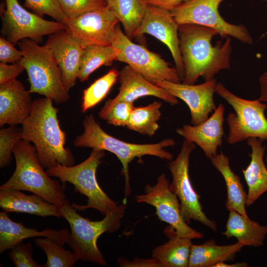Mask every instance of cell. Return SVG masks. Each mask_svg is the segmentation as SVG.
I'll list each match as a JSON object with an SVG mask.
<instances>
[{
    "label": "cell",
    "instance_id": "1",
    "mask_svg": "<svg viewBox=\"0 0 267 267\" xmlns=\"http://www.w3.org/2000/svg\"><path fill=\"white\" fill-rule=\"evenodd\" d=\"M219 33L211 28L195 24L179 25V48L184 77L183 83L194 85L200 77L205 81L215 79L221 70L230 68L232 52L230 37L223 43L211 44Z\"/></svg>",
    "mask_w": 267,
    "mask_h": 267
},
{
    "label": "cell",
    "instance_id": "2",
    "mask_svg": "<svg viewBox=\"0 0 267 267\" xmlns=\"http://www.w3.org/2000/svg\"><path fill=\"white\" fill-rule=\"evenodd\" d=\"M53 101L45 97L34 100L31 113L21 128L22 139L33 143L41 165L46 169L57 164H75L72 152L65 147L66 133L60 126L59 109Z\"/></svg>",
    "mask_w": 267,
    "mask_h": 267
},
{
    "label": "cell",
    "instance_id": "3",
    "mask_svg": "<svg viewBox=\"0 0 267 267\" xmlns=\"http://www.w3.org/2000/svg\"><path fill=\"white\" fill-rule=\"evenodd\" d=\"M84 132L78 135L73 144L77 147H89L92 149L106 150L114 154L120 161L122 175L125 178V199L130 195L129 164L135 158L151 155L162 159L171 161L173 155L164 148L174 146L175 141L166 138L153 144H135L126 142L110 135L101 128L92 114L86 116L83 121Z\"/></svg>",
    "mask_w": 267,
    "mask_h": 267
},
{
    "label": "cell",
    "instance_id": "4",
    "mask_svg": "<svg viewBox=\"0 0 267 267\" xmlns=\"http://www.w3.org/2000/svg\"><path fill=\"white\" fill-rule=\"evenodd\" d=\"M127 208L126 200L110 212L101 221H92L77 212L66 200L60 208L62 217L69 223L70 232L67 243L79 257V260L107 266L97 241L104 232L112 233L119 229Z\"/></svg>",
    "mask_w": 267,
    "mask_h": 267
},
{
    "label": "cell",
    "instance_id": "5",
    "mask_svg": "<svg viewBox=\"0 0 267 267\" xmlns=\"http://www.w3.org/2000/svg\"><path fill=\"white\" fill-rule=\"evenodd\" d=\"M31 142L20 139L15 144L13 154L15 170L0 189L12 188L36 194L59 208L66 202V184L51 179L41 165L37 150Z\"/></svg>",
    "mask_w": 267,
    "mask_h": 267
},
{
    "label": "cell",
    "instance_id": "6",
    "mask_svg": "<svg viewBox=\"0 0 267 267\" xmlns=\"http://www.w3.org/2000/svg\"><path fill=\"white\" fill-rule=\"evenodd\" d=\"M17 44L23 53L20 61L27 72L29 92L44 95L57 104L69 100V91L50 48L29 39Z\"/></svg>",
    "mask_w": 267,
    "mask_h": 267
},
{
    "label": "cell",
    "instance_id": "7",
    "mask_svg": "<svg viewBox=\"0 0 267 267\" xmlns=\"http://www.w3.org/2000/svg\"><path fill=\"white\" fill-rule=\"evenodd\" d=\"M105 155L104 150L92 149L89 157L77 165L65 166L57 164L46 169L49 177L58 178L65 184L67 182L72 183L76 191L87 197L86 205L75 203L71 205L76 210L92 208L105 216L118 205L103 191L96 179V170Z\"/></svg>",
    "mask_w": 267,
    "mask_h": 267
},
{
    "label": "cell",
    "instance_id": "8",
    "mask_svg": "<svg viewBox=\"0 0 267 267\" xmlns=\"http://www.w3.org/2000/svg\"><path fill=\"white\" fill-rule=\"evenodd\" d=\"M216 92L231 106L234 113H230L226 122L228 127L227 141L234 144L249 138L262 141L267 140V119L265 112L267 105L259 99L247 100L239 97L217 83Z\"/></svg>",
    "mask_w": 267,
    "mask_h": 267
},
{
    "label": "cell",
    "instance_id": "9",
    "mask_svg": "<svg viewBox=\"0 0 267 267\" xmlns=\"http://www.w3.org/2000/svg\"><path fill=\"white\" fill-rule=\"evenodd\" d=\"M195 148L194 143L184 140L177 157L168 162L167 167L172 176L169 187L178 198L181 216L187 224L194 220L216 231V222L203 212L200 196L194 189L189 175L190 156Z\"/></svg>",
    "mask_w": 267,
    "mask_h": 267
},
{
    "label": "cell",
    "instance_id": "10",
    "mask_svg": "<svg viewBox=\"0 0 267 267\" xmlns=\"http://www.w3.org/2000/svg\"><path fill=\"white\" fill-rule=\"evenodd\" d=\"M111 45L119 50L116 61L126 63L149 82L153 84L159 81L181 83L176 68L158 54L133 43L118 25L115 28Z\"/></svg>",
    "mask_w": 267,
    "mask_h": 267
},
{
    "label": "cell",
    "instance_id": "11",
    "mask_svg": "<svg viewBox=\"0 0 267 267\" xmlns=\"http://www.w3.org/2000/svg\"><path fill=\"white\" fill-rule=\"evenodd\" d=\"M0 17L2 37L13 45L26 39L39 43L44 36L66 29L63 23L48 21L28 11L18 0H5V5H0Z\"/></svg>",
    "mask_w": 267,
    "mask_h": 267
},
{
    "label": "cell",
    "instance_id": "12",
    "mask_svg": "<svg viewBox=\"0 0 267 267\" xmlns=\"http://www.w3.org/2000/svg\"><path fill=\"white\" fill-rule=\"evenodd\" d=\"M223 0H193L170 12L178 25L195 24L206 26L216 30L222 38L232 37L251 44L253 40L245 25L230 24L220 15L219 7Z\"/></svg>",
    "mask_w": 267,
    "mask_h": 267
},
{
    "label": "cell",
    "instance_id": "13",
    "mask_svg": "<svg viewBox=\"0 0 267 267\" xmlns=\"http://www.w3.org/2000/svg\"><path fill=\"white\" fill-rule=\"evenodd\" d=\"M169 180L164 174L154 185L147 184L144 193L134 196L137 203H145L155 208L158 218L171 226L178 236L191 239H201L204 234L191 228L183 219L177 196L170 189Z\"/></svg>",
    "mask_w": 267,
    "mask_h": 267
},
{
    "label": "cell",
    "instance_id": "14",
    "mask_svg": "<svg viewBox=\"0 0 267 267\" xmlns=\"http://www.w3.org/2000/svg\"><path fill=\"white\" fill-rule=\"evenodd\" d=\"M120 22L109 7L86 13L63 23L66 29L83 47L111 46L115 28Z\"/></svg>",
    "mask_w": 267,
    "mask_h": 267
},
{
    "label": "cell",
    "instance_id": "15",
    "mask_svg": "<svg viewBox=\"0 0 267 267\" xmlns=\"http://www.w3.org/2000/svg\"><path fill=\"white\" fill-rule=\"evenodd\" d=\"M178 26L170 11L147 4L143 19L134 37L149 34L167 45L182 81L184 68L179 48Z\"/></svg>",
    "mask_w": 267,
    "mask_h": 267
},
{
    "label": "cell",
    "instance_id": "16",
    "mask_svg": "<svg viewBox=\"0 0 267 267\" xmlns=\"http://www.w3.org/2000/svg\"><path fill=\"white\" fill-rule=\"evenodd\" d=\"M217 84L215 79L197 85L167 81H157L154 84L183 100L189 108L191 123L196 126L206 120L217 108L214 100Z\"/></svg>",
    "mask_w": 267,
    "mask_h": 267
},
{
    "label": "cell",
    "instance_id": "17",
    "mask_svg": "<svg viewBox=\"0 0 267 267\" xmlns=\"http://www.w3.org/2000/svg\"><path fill=\"white\" fill-rule=\"evenodd\" d=\"M45 44L52 52L69 91L78 79L84 47L65 29L49 35Z\"/></svg>",
    "mask_w": 267,
    "mask_h": 267
},
{
    "label": "cell",
    "instance_id": "18",
    "mask_svg": "<svg viewBox=\"0 0 267 267\" xmlns=\"http://www.w3.org/2000/svg\"><path fill=\"white\" fill-rule=\"evenodd\" d=\"M224 105L220 103L211 117L198 125H184L176 130L185 140L194 143L211 159L217 154V149L222 145L224 134Z\"/></svg>",
    "mask_w": 267,
    "mask_h": 267
},
{
    "label": "cell",
    "instance_id": "19",
    "mask_svg": "<svg viewBox=\"0 0 267 267\" xmlns=\"http://www.w3.org/2000/svg\"><path fill=\"white\" fill-rule=\"evenodd\" d=\"M119 93L113 99H109L104 105L109 106L119 101L133 102L144 96H153L173 106L178 103V98L164 89L146 79L141 74L129 65L120 72Z\"/></svg>",
    "mask_w": 267,
    "mask_h": 267
},
{
    "label": "cell",
    "instance_id": "20",
    "mask_svg": "<svg viewBox=\"0 0 267 267\" xmlns=\"http://www.w3.org/2000/svg\"><path fill=\"white\" fill-rule=\"evenodd\" d=\"M17 79L0 85V126L22 124L30 116L33 101Z\"/></svg>",
    "mask_w": 267,
    "mask_h": 267
},
{
    "label": "cell",
    "instance_id": "21",
    "mask_svg": "<svg viewBox=\"0 0 267 267\" xmlns=\"http://www.w3.org/2000/svg\"><path fill=\"white\" fill-rule=\"evenodd\" d=\"M7 212L0 213V253L11 250L24 239L44 237L50 238L64 245L67 243L68 234L67 228L59 230L51 228L38 231L35 228L26 227L22 223L15 222L9 217Z\"/></svg>",
    "mask_w": 267,
    "mask_h": 267
},
{
    "label": "cell",
    "instance_id": "22",
    "mask_svg": "<svg viewBox=\"0 0 267 267\" xmlns=\"http://www.w3.org/2000/svg\"><path fill=\"white\" fill-rule=\"evenodd\" d=\"M0 207L7 212L62 217L60 208L56 205L36 194L27 195L15 189H0Z\"/></svg>",
    "mask_w": 267,
    "mask_h": 267
},
{
    "label": "cell",
    "instance_id": "23",
    "mask_svg": "<svg viewBox=\"0 0 267 267\" xmlns=\"http://www.w3.org/2000/svg\"><path fill=\"white\" fill-rule=\"evenodd\" d=\"M257 138L247 139L252 150L249 165L242 170L248 187L246 206H250L267 191V169L264 161L266 146Z\"/></svg>",
    "mask_w": 267,
    "mask_h": 267
},
{
    "label": "cell",
    "instance_id": "24",
    "mask_svg": "<svg viewBox=\"0 0 267 267\" xmlns=\"http://www.w3.org/2000/svg\"><path fill=\"white\" fill-rule=\"evenodd\" d=\"M225 226L222 234L227 239L235 238L244 246H263L267 235V226L252 221L248 216L231 210L229 211Z\"/></svg>",
    "mask_w": 267,
    "mask_h": 267
},
{
    "label": "cell",
    "instance_id": "25",
    "mask_svg": "<svg viewBox=\"0 0 267 267\" xmlns=\"http://www.w3.org/2000/svg\"><path fill=\"white\" fill-rule=\"evenodd\" d=\"M164 231L169 240L154 248L151 257L159 261L163 267H188L192 239L178 236L170 225Z\"/></svg>",
    "mask_w": 267,
    "mask_h": 267
},
{
    "label": "cell",
    "instance_id": "26",
    "mask_svg": "<svg viewBox=\"0 0 267 267\" xmlns=\"http://www.w3.org/2000/svg\"><path fill=\"white\" fill-rule=\"evenodd\" d=\"M212 164L222 175L227 189L225 207L248 216L246 210L247 194L240 177L231 169L229 158L222 152L211 159Z\"/></svg>",
    "mask_w": 267,
    "mask_h": 267
},
{
    "label": "cell",
    "instance_id": "27",
    "mask_svg": "<svg viewBox=\"0 0 267 267\" xmlns=\"http://www.w3.org/2000/svg\"><path fill=\"white\" fill-rule=\"evenodd\" d=\"M243 247L239 242L220 245L214 240L206 241L200 245L192 244L188 267H213L220 262L232 261Z\"/></svg>",
    "mask_w": 267,
    "mask_h": 267
},
{
    "label": "cell",
    "instance_id": "28",
    "mask_svg": "<svg viewBox=\"0 0 267 267\" xmlns=\"http://www.w3.org/2000/svg\"><path fill=\"white\" fill-rule=\"evenodd\" d=\"M108 6L122 23L125 35L132 40L142 22L147 4L142 0H112Z\"/></svg>",
    "mask_w": 267,
    "mask_h": 267
},
{
    "label": "cell",
    "instance_id": "29",
    "mask_svg": "<svg viewBox=\"0 0 267 267\" xmlns=\"http://www.w3.org/2000/svg\"><path fill=\"white\" fill-rule=\"evenodd\" d=\"M118 53L119 50L112 45L86 47L81 58L78 79L84 82L100 66L111 65L116 61Z\"/></svg>",
    "mask_w": 267,
    "mask_h": 267
},
{
    "label": "cell",
    "instance_id": "30",
    "mask_svg": "<svg viewBox=\"0 0 267 267\" xmlns=\"http://www.w3.org/2000/svg\"><path fill=\"white\" fill-rule=\"evenodd\" d=\"M162 103L154 101L151 104L133 108L127 127L139 134L153 135L159 128Z\"/></svg>",
    "mask_w": 267,
    "mask_h": 267
},
{
    "label": "cell",
    "instance_id": "31",
    "mask_svg": "<svg viewBox=\"0 0 267 267\" xmlns=\"http://www.w3.org/2000/svg\"><path fill=\"white\" fill-rule=\"evenodd\" d=\"M119 74L120 72L117 69H112L83 90L81 104L82 112H86L104 98L118 80Z\"/></svg>",
    "mask_w": 267,
    "mask_h": 267
},
{
    "label": "cell",
    "instance_id": "32",
    "mask_svg": "<svg viewBox=\"0 0 267 267\" xmlns=\"http://www.w3.org/2000/svg\"><path fill=\"white\" fill-rule=\"evenodd\" d=\"M35 242L46 254V262L43 267H72L79 260L74 252L64 249L63 245L50 238L40 237Z\"/></svg>",
    "mask_w": 267,
    "mask_h": 267
},
{
    "label": "cell",
    "instance_id": "33",
    "mask_svg": "<svg viewBox=\"0 0 267 267\" xmlns=\"http://www.w3.org/2000/svg\"><path fill=\"white\" fill-rule=\"evenodd\" d=\"M134 106L133 102L119 101L111 105H104L98 115L108 124L127 127Z\"/></svg>",
    "mask_w": 267,
    "mask_h": 267
},
{
    "label": "cell",
    "instance_id": "34",
    "mask_svg": "<svg viewBox=\"0 0 267 267\" xmlns=\"http://www.w3.org/2000/svg\"><path fill=\"white\" fill-rule=\"evenodd\" d=\"M22 139V129L16 126H10L0 130V167L9 166L12 161V154L16 143Z\"/></svg>",
    "mask_w": 267,
    "mask_h": 267
},
{
    "label": "cell",
    "instance_id": "35",
    "mask_svg": "<svg viewBox=\"0 0 267 267\" xmlns=\"http://www.w3.org/2000/svg\"><path fill=\"white\" fill-rule=\"evenodd\" d=\"M66 19L77 17L86 13L107 5L105 0H58Z\"/></svg>",
    "mask_w": 267,
    "mask_h": 267
},
{
    "label": "cell",
    "instance_id": "36",
    "mask_svg": "<svg viewBox=\"0 0 267 267\" xmlns=\"http://www.w3.org/2000/svg\"><path fill=\"white\" fill-rule=\"evenodd\" d=\"M24 5L40 16L47 15L63 23L66 20L58 0H25Z\"/></svg>",
    "mask_w": 267,
    "mask_h": 267
},
{
    "label": "cell",
    "instance_id": "37",
    "mask_svg": "<svg viewBox=\"0 0 267 267\" xmlns=\"http://www.w3.org/2000/svg\"><path fill=\"white\" fill-rule=\"evenodd\" d=\"M31 243H20L10 250L9 256L16 267H43L34 259Z\"/></svg>",
    "mask_w": 267,
    "mask_h": 267
},
{
    "label": "cell",
    "instance_id": "38",
    "mask_svg": "<svg viewBox=\"0 0 267 267\" xmlns=\"http://www.w3.org/2000/svg\"><path fill=\"white\" fill-rule=\"evenodd\" d=\"M23 56L22 51L14 47L4 37H0V63H15L20 61Z\"/></svg>",
    "mask_w": 267,
    "mask_h": 267
},
{
    "label": "cell",
    "instance_id": "39",
    "mask_svg": "<svg viewBox=\"0 0 267 267\" xmlns=\"http://www.w3.org/2000/svg\"><path fill=\"white\" fill-rule=\"evenodd\" d=\"M24 70L20 61L11 64L0 63V85L16 79Z\"/></svg>",
    "mask_w": 267,
    "mask_h": 267
},
{
    "label": "cell",
    "instance_id": "40",
    "mask_svg": "<svg viewBox=\"0 0 267 267\" xmlns=\"http://www.w3.org/2000/svg\"><path fill=\"white\" fill-rule=\"evenodd\" d=\"M117 263L121 267H163L159 261L152 257L150 259L134 257L132 260L120 257L117 259Z\"/></svg>",
    "mask_w": 267,
    "mask_h": 267
},
{
    "label": "cell",
    "instance_id": "41",
    "mask_svg": "<svg viewBox=\"0 0 267 267\" xmlns=\"http://www.w3.org/2000/svg\"><path fill=\"white\" fill-rule=\"evenodd\" d=\"M146 4L171 11L178 6L193 0H142Z\"/></svg>",
    "mask_w": 267,
    "mask_h": 267
},
{
    "label": "cell",
    "instance_id": "42",
    "mask_svg": "<svg viewBox=\"0 0 267 267\" xmlns=\"http://www.w3.org/2000/svg\"><path fill=\"white\" fill-rule=\"evenodd\" d=\"M260 86V95L259 99L267 102V70L263 73L259 79Z\"/></svg>",
    "mask_w": 267,
    "mask_h": 267
},
{
    "label": "cell",
    "instance_id": "43",
    "mask_svg": "<svg viewBox=\"0 0 267 267\" xmlns=\"http://www.w3.org/2000/svg\"><path fill=\"white\" fill-rule=\"evenodd\" d=\"M248 264L245 262L236 263L234 264H227L224 262H220L216 264L213 267H247Z\"/></svg>",
    "mask_w": 267,
    "mask_h": 267
},
{
    "label": "cell",
    "instance_id": "44",
    "mask_svg": "<svg viewBox=\"0 0 267 267\" xmlns=\"http://www.w3.org/2000/svg\"><path fill=\"white\" fill-rule=\"evenodd\" d=\"M112 0H105V1L106 2L107 5H109L111 2H112Z\"/></svg>",
    "mask_w": 267,
    "mask_h": 267
},
{
    "label": "cell",
    "instance_id": "45",
    "mask_svg": "<svg viewBox=\"0 0 267 267\" xmlns=\"http://www.w3.org/2000/svg\"><path fill=\"white\" fill-rule=\"evenodd\" d=\"M265 161H266V164H267V155L266 156V159H265Z\"/></svg>",
    "mask_w": 267,
    "mask_h": 267
}]
</instances>
